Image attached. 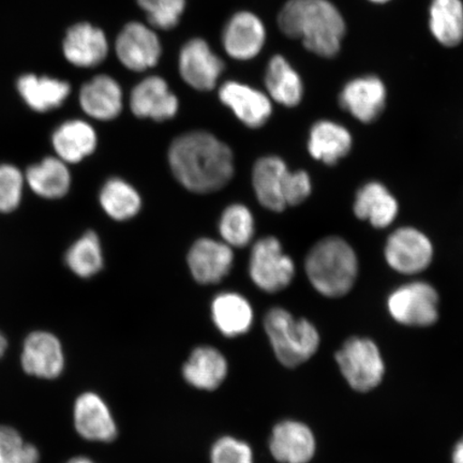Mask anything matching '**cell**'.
Wrapping results in <instances>:
<instances>
[{"label":"cell","mask_w":463,"mask_h":463,"mask_svg":"<svg viewBox=\"0 0 463 463\" xmlns=\"http://www.w3.org/2000/svg\"><path fill=\"white\" fill-rule=\"evenodd\" d=\"M278 25L287 37L302 39L307 51L324 58L339 53L346 31L343 14L329 0H288Z\"/></svg>","instance_id":"2"},{"label":"cell","mask_w":463,"mask_h":463,"mask_svg":"<svg viewBox=\"0 0 463 463\" xmlns=\"http://www.w3.org/2000/svg\"><path fill=\"white\" fill-rule=\"evenodd\" d=\"M174 177L194 194L223 189L234 176V155L227 144L206 131H190L174 140L167 153Z\"/></svg>","instance_id":"1"},{"label":"cell","mask_w":463,"mask_h":463,"mask_svg":"<svg viewBox=\"0 0 463 463\" xmlns=\"http://www.w3.org/2000/svg\"><path fill=\"white\" fill-rule=\"evenodd\" d=\"M269 444L271 456L280 463H309L317 453L314 431L299 420L278 422L271 431Z\"/></svg>","instance_id":"15"},{"label":"cell","mask_w":463,"mask_h":463,"mask_svg":"<svg viewBox=\"0 0 463 463\" xmlns=\"http://www.w3.org/2000/svg\"><path fill=\"white\" fill-rule=\"evenodd\" d=\"M130 108L138 118L165 121L175 118L179 102L165 80L155 75L143 80L133 89Z\"/></svg>","instance_id":"21"},{"label":"cell","mask_w":463,"mask_h":463,"mask_svg":"<svg viewBox=\"0 0 463 463\" xmlns=\"http://www.w3.org/2000/svg\"><path fill=\"white\" fill-rule=\"evenodd\" d=\"M83 111L91 118L108 121L118 118L123 111V90L118 80L109 75H97L83 85L80 92Z\"/></svg>","instance_id":"23"},{"label":"cell","mask_w":463,"mask_h":463,"mask_svg":"<svg viewBox=\"0 0 463 463\" xmlns=\"http://www.w3.org/2000/svg\"><path fill=\"white\" fill-rule=\"evenodd\" d=\"M211 463H254L250 445L233 437H222L213 445Z\"/></svg>","instance_id":"37"},{"label":"cell","mask_w":463,"mask_h":463,"mask_svg":"<svg viewBox=\"0 0 463 463\" xmlns=\"http://www.w3.org/2000/svg\"><path fill=\"white\" fill-rule=\"evenodd\" d=\"M263 326L283 366L295 368L311 360L321 345V334L308 318L295 317L283 307H273L264 317Z\"/></svg>","instance_id":"4"},{"label":"cell","mask_w":463,"mask_h":463,"mask_svg":"<svg viewBox=\"0 0 463 463\" xmlns=\"http://www.w3.org/2000/svg\"><path fill=\"white\" fill-rule=\"evenodd\" d=\"M434 257L431 237L414 225H402L386 237L383 259L393 273L416 278L430 269Z\"/></svg>","instance_id":"7"},{"label":"cell","mask_w":463,"mask_h":463,"mask_svg":"<svg viewBox=\"0 0 463 463\" xmlns=\"http://www.w3.org/2000/svg\"><path fill=\"white\" fill-rule=\"evenodd\" d=\"M97 133L86 121L68 120L54 131L52 143L57 157L69 164L89 157L97 148Z\"/></svg>","instance_id":"26"},{"label":"cell","mask_w":463,"mask_h":463,"mask_svg":"<svg viewBox=\"0 0 463 463\" xmlns=\"http://www.w3.org/2000/svg\"><path fill=\"white\" fill-rule=\"evenodd\" d=\"M0 463H40L39 449L10 426H0Z\"/></svg>","instance_id":"34"},{"label":"cell","mask_w":463,"mask_h":463,"mask_svg":"<svg viewBox=\"0 0 463 463\" xmlns=\"http://www.w3.org/2000/svg\"><path fill=\"white\" fill-rule=\"evenodd\" d=\"M99 202L104 213L115 222L135 218L142 208V198L131 184L120 177H112L104 183Z\"/></svg>","instance_id":"30"},{"label":"cell","mask_w":463,"mask_h":463,"mask_svg":"<svg viewBox=\"0 0 463 463\" xmlns=\"http://www.w3.org/2000/svg\"><path fill=\"white\" fill-rule=\"evenodd\" d=\"M387 91L383 82L373 75L357 78L345 84L339 95V104L362 124H373L386 108Z\"/></svg>","instance_id":"12"},{"label":"cell","mask_w":463,"mask_h":463,"mask_svg":"<svg viewBox=\"0 0 463 463\" xmlns=\"http://www.w3.org/2000/svg\"><path fill=\"white\" fill-rule=\"evenodd\" d=\"M219 234L231 248H244L250 244L256 233V222L249 208L234 203L229 205L219 220Z\"/></svg>","instance_id":"33"},{"label":"cell","mask_w":463,"mask_h":463,"mask_svg":"<svg viewBox=\"0 0 463 463\" xmlns=\"http://www.w3.org/2000/svg\"><path fill=\"white\" fill-rule=\"evenodd\" d=\"M75 430L87 441L109 443L118 437L111 411L96 392H86L73 405Z\"/></svg>","instance_id":"16"},{"label":"cell","mask_w":463,"mask_h":463,"mask_svg":"<svg viewBox=\"0 0 463 463\" xmlns=\"http://www.w3.org/2000/svg\"><path fill=\"white\" fill-rule=\"evenodd\" d=\"M219 98L242 124L251 129H259L266 125L273 114V106L268 95L234 80L220 87Z\"/></svg>","instance_id":"19"},{"label":"cell","mask_w":463,"mask_h":463,"mask_svg":"<svg viewBox=\"0 0 463 463\" xmlns=\"http://www.w3.org/2000/svg\"><path fill=\"white\" fill-rule=\"evenodd\" d=\"M335 363L352 390L368 392L383 381L386 364L375 341L364 335L347 338L335 352Z\"/></svg>","instance_id":"6"},{"label":"cell","mask_w":463,"mask_h":463,"mask_svg":"<svg viewBox=\"0 0 463 463\" xmlns=\"http://www.w3.org/2000/svg\"><path fill=\"white\" fill-rule=\"evenodd\" d=\"M25 178L29 188L43 199H61L71 187L68 165L58 157H48L29 166Z\"/></svg>","instance_id":"27"},{"label":"cell","mask_w":463,"mask_h":463,"mask_svg":"<svg viewBox=\"0 0 463 463\" xmlns=\"http://www.w3.org/2000/svg\"><path fill=\"white\" fill-rule=\"evenodd\" d=\"M266 31L260 17L248 11L232 16L225 25L222 43L227 54L237 61H249L262 51Z\"/></svg>","instance_id":"20"},{"label":"cell","mask_w":463,"mask_h":463,"mask_svg":"<svg viewBox=\"0 0 463 463\" xmlns=\"http://www.w3.org/2000/svg\"><path fill=\"white\" fill-rule=\"evenodd\" d=\"M25 178L13 165H0V213H7L20 206Z\"/></svg>","instance_id":"36"},{"label":"cell","mask_w":463,"mask_h":463,"mask_svg":"<svg viewBox=\"0 0 463 463\" xmlns=\"http://www.w3.org/2000/svg\"><path fill=\"white\" fill-rule=\"evenodd\" d=\"M265 84L271 99L283 107L295 108L302 102L304 96L302 78L281 55L274 56L269 62Z\"/></svg>","instance_id":"29"},{"label":"cell","mask_w":463,"mask_h":463,"mask_svg":"<svg viewBox=\"0 0 463 463\" xmlns=\"http://www.w3.org/2000/svg\"><path fill=\"white\" fill-rule=\"evenodd\" d=\"M65 260L74 275L84 279L96 276L104 264L99 236L95 232H86L68 249Z\"/></svg>","instance_id":"32"},{"label":"cell","mask_w":463,"mask_h":463,"mask_svg":"<svg viewBox=\"0 0 463 463\" xmlns=\"http://www.w3.org/2000/svg\"><path fill=\"white\" fill-rule=\"evenodd\" d=\"M288 164L279 156H264L252 169V187L260 206L271 213L287 210L285 200Z\"/></svg>","instance_id":"18"},{"label":"cell","mask_w":463,"mask_h":463,"mask_svg":"<svg viewBox=\"0 0 463 463\" xmlns=\"http://www.w3.org/2000/svg\"><path fill=\"white\" fill-rule=\"evenodd\" d=\"M115 52L118 60L129 71L142 72L159 62L162 48L160 40L148 26L138 22L127 24L116 39Z\"/></svg>","instance_id":"11"},{"label":"cell","mask_w":463,"mask_h":463,"mask_svg":"<svg viewBox=\"0 0 463 463\" xmlns=\"http://www.w3.org/2000/svg\"><path fill=\"white\" fill-rule=\"evenodd\" d=\"M430 27L439 44L455 48L463 42V3L461 0H432Z\"/></svg>","instance_id":"31"},{"label":"cell","mask_w":463,"mask_h":463,"mask_svg":"<svg viewBox=\"0 0 463 463\" xmlns=\"http://www.w3.org/2000/svg\"><path fill=\"white\" fill-rule=\"evenodd\" d=\"M223 71L222 58L213 53L205 40L195 38L183 46L179 54V73L193 89L201 91L215 89Z\"/></svg>","instance_id":"14"},{"label":"cell","mask_w":463,"mask_h":463,"mask_svg":"<svg viewBox=\"0 0 463 463\" xmlns=\"http://www.w3.org/2000/svg\"><path fill=\"white\" fill-rule=\"evenodd\" d=\"M227 358L216 347L203 345L191 353L183 367L184 380L202 391H215L227 378Z\"/></svg>","instance_id":"24"},{"label":"cell","mask_w":463,"mask_h":463,"mask_svg":"<svg viewBox=\"0 0 463 463\" xmlns=\"http://www.w3.org/2000/svg\"><path fill=\"white\" fill-rule=\"evenodd\" d=\"M67 463H95L94 461L87 458V457L80 456L69 460Z\"/></svg>","instance_id":"41"},{"label":"cell","mask_w":463,"mask_h":463,"mask_svg":"<svg viewBox=\"0 0 463 463\" xmlns=\"http://www.w3.org/2000/svg\"><path fill=\"white\" fill-rule=\"evenodd\" d=\"M146 14L149 24L169 31L178 25L186 8V0H137Z\"/></svg>","instance_id":"35"},{"label":"cell","mask_w":463,"mask_h":463,"mask_svg":"<svg viewBox=\"0 0 463 463\" xmlns=\"http://www.w3.org/2000/svg\"><path fill=\"white\" fill-rule=\"evenodd\" d=\"M370 2H373L374 4H386L391 2V0H370Z\"/></svg>","instance_id":"42"},{"label":"cell","mask_w":463,"mask_h":463,"mask_svg":"<svg viewBox=\"0 0 463 463\" xmlns=\"http://www.w3.org/2000/svg\"><path fill=\"white\" fill-rule=\"evenodd\" d=\"M307 280L312 288L327 299L347 297L357 285L361 260L355 248L340 235L317 240L304 260Z\"/></svg>","instance_id":"3"},{"label":"cell","mask_w":463,"mask_h":463,"mask_svg":"<svg viewBox=\"0 0 463 463\" xmlns=\"http://www.w3.org/2000/svg\"><path fill=\"white\" fill-rule=\"evenodd\" d=\"M353 215L375 230H387L397 222L401 203L383 182H364L357 188L352 203Z\"/></svg>","instance_id":"9"},{"label":"cell","mask_w":463,"mask_h":463,"mask_svg":"<svg viewBox=\"0 0 463 463\" xmlns=\"http://www.w3.org/2000/svg\"><path fill=\"white\" fill-rule=\"evenodd\" d=\"M213 324L225 337L245 335L252 327L254 314L249 300L235 292H223L213 299L211 306Z\"/></svg>","instance_id":"25"},{"label":"cell","mask_w":463,"mask_h":463,"mask_svg":"<svg viewBox=\"0 0 463 463\" xmlns=\"http://www.w3.org/2000/svg\"><path fill=\"white\" fill-rule=\"evenodd\" d=\"M17 90L33 111L45 113L65 102L71 86L61 80L26 74L17 80Z\"/></svg>","instance_id":"28"},{"label":"cell","mask_w":463,"mask_h":463,"mask_svg":"<svg viewBox=\"0 0 463 463\" xmlns=\"http://www.w3.org/2000/svg\"><path fill=\"white\" fill-rule=\"evenodd\" d=\"M451 463H463V437L455 444L451 451Z\"/></svg>","instance_id":"39"},{"label":"cell","mask_w":463,"mask_h":463,"mask_svg":"<svg viewBox=\"0 0 463 463\" xmlns=\"http://www.w3.org/2000/svg\"><path fill=\"white\" fill-rule=\"evenodd\" d=\"M249 276L260 291L276 294L292 285L297 264L276 236H265L252 246Z\"/></svg>","instance_id":"8"},{"label":"cell","mask_w":463,"mask_h":463,"mask_svg":"<svg viewBox=\"0 0 463 463\" xmlns=\"http://www.w3.org/2000/svg\"><path fill=\"white\" fill-rule=\"evenodd\" d=\"M188 268L200 285H216L230 274L234 263L233 248L222 241L203 237L191 246Z\"/></svg>","instance_id":"13"},{"label":"cell","mask_w":463,"mask_h":463,"mask_svg":"<svg viewBox=\"0 0 463 463\" xmlns=\"http://www.w3.org/2000/svg\"><path fill=\"white\" fill-rule=\"evenodd\" d=\"M354 146L352 133L331 119L316 121L309 130L307 150L312 159L326 166L338 165Z\"/></svg>","instance_id":"17"},{"label":"cell","mask_w":463,"mask_h":463,"mask_svg":"<svg viewBox=\"0 0 463 463\" xmlns=\"http://www.w3.org/2000/svg\"><path fill=\"white\" fill-rule=\"evenodd\" d=\"M314 193V181L308 172L303 169L289 171L286 183L285 200L287 207L304 204Z\"/></svg>","instance_id":"38"},{"label":"cell","mask_w":463,"mask_h":463,"mask_svg":"<svg viewBox=\"0 0 463 463\" xmlns=\"http://www.w3.org/2000/svg\"><path fill=\"white\" fill-rule=\"evenodd\" d=\"M8 349V340L5 337V335L0 332V358H2Z\"/></svg>","instance_id":"40"},{"label":"cell","mask_w":463,"mask_h":463,"mask_svg":"<svg viewBox=\"0 0 463 463\" xmlns=\"http://www.w3.org/2000/svg\"><path fill=\"white\" fill-rule=\"evenodd\" d=\"M385 307L387 315L399 326L428 328L439 321L441 297L431 282L414 278L391 289Z\"/></svg>","instance_id":"5"},{"label":"cell","mask_w":463,"mask_h":463,"mask_svg":"<svg viewBox=\"0 0 463 463\" xmlns=\"http://www.w3.org/2000/svg\"><path fill=\"white\" fill-rule=\"evenodd\" d=\"M62 48L67 61L80 68L98 66L109 53L106 33L89 23H79L69 29Z\"/></svg>","instance_id":"22"},{"label":"cell","mask_w":463,"mask_h":463,"mask_svg":"<svg viewBox=\"0 0 463 463\" xmlns=\"http://www.w3.org/2000/svg\"><path fill=\"white\" fill-rule=\"evenodd\" d=\"M66 358L61 340L54 334L37 331L29 334L23 344V372L42 380L60 378L65 370Z\"/></svg>","instance_id":"10"}]
</instances>
